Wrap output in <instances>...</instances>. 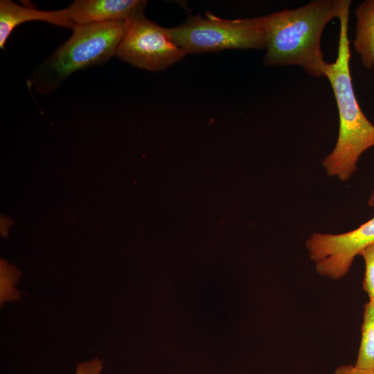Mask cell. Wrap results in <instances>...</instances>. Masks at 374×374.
<instances>
[{"instance_id": "obj_12", "label": "cell", "mask_w": 374, "mask_h": 374, "mask_svg": "<svg viewBox=\"0 0 374 374\" xmlns=\"http://www.w3.org/2000/svg\"><path fill=\"white\" fill-rule=\"evenodd\" d=\"M103 368V360L94 358L80 363L76 367L75 374H101Z\"/></svg>"}, {"instance_id": "obj_2", "label": "cell", "mask_w": 374, "mask_h": 374, "mask_svg": "<svg viewBox=\"0 0 374 374\" xmlns=\"http://www.w3.org/2000/svg\"><path fill=\"white\" fill-rule=\"evenodd\" d=\"M351 1L349 0L338 19L339 35L337 56L329 63L326 78L332 89L337 106L339 128L336 144L322 161L329 177L343 181L348 180L357 170V163L363 152L374 146V125L364 115L356 98L350 69L348 21Z\"/></svg>"}, {"instance_id": "obj_9", "label": "cell", "mask_w": 374, "mask_h": 374, "mask_svg": "<svg viewBox=\"0 0 374 374\" xmlns=\"http://www.w3.org/2000/svg\"><path fill=\"white\" fill-rule=\"evenodd\" d=\"M356 28L353 46L363 66L374 67V0H364L355 9Z\"/></svg>"}, {"instance_id": "obj_4", "label": "cell", "mask_w": 374, "mask_h": 374, "mask_svg": "<svg viewBox=\"0 0 374 374\" xmlns=\"http://www.w3.org/2000/svg\"><path fill=\"white\" fill-rule=\"evenodd\" d=\"M168 29L172 40L186 54L267 46L265 16L226 19L211 13L205 17L198 14Z\"/></svg>"}, {"instance_id": "obj_5", "label": "cell", "mask_w": 374, "mask_h": 374, "mask_svg": "<svg viewBox=\"0 0 374 374\" xmlns=\"http://www.w3.org/2000/svg\"><path fill=\"white\" fill-rule=\"evenodd\" d=\"M186 55L172 40L168 28L141 14L129 21L115 56L139 69L158 71L166 69Z\"/></svg>"}, {"instance_id": "obj_10", "label": "cell", "mask_w": 374, "mask_h": 374, "mask_svg": "<svg viewBox=\"0 0 374 374\" xmlns=\"http://www.w3.org/2000/svg\"><path fill=\"white\" fill-rule=\"evenodd\" d=\"M362 338L355 366L360 368H374V301L364 306Z\"/></svg>"}, {"instance_id": "obj_8", "label": "cell", "mask_w": 374, "mask_h": 374, "mask_svg": "<svg viewBox=\"0 0 374 374\" xmlns=\"http://www.w3.org/2000/svg\"><path fill=\"white\" fill-rule=\"evenodd\" d=\"M29 21H43L72 30L76 26L69 17L66 8L40 10L21 6L10 0L0 1V48L4 46L12 30Z\"/></svg>"}, {"instance_id": "obj_3", "label": "cell", "mask_w": 374, "mask_h": 374, "mask_svg": "<svg viewBox=\"0 0 374 374\" xmlns=\"http://www.w3.org/2000/svg\"><path fill=\"white\" fill-rule=\"evenodd\" d=\"M130 21L76 25L69 39L37 67L30 85L39 94L48 93L73 73L106 63L115 56Z\"/></svg>"}, {"instance_id": "obj_7", "label": "cell", "mask_w": 374, "mask_h": 374, "mask_svg": "<svg viewBox=\"0 0 374 374\" xmlns=\"http://www.w3.org/2000/svg\"><path fill=\"white\" fill-rule=\"evenodd\" d=\"M143 0H75L66 8L75 25L130 21L143 14Z\"/></svg>"}, {"instance_id": "obj_13", "label": "cell", "mask_w": 374, "mask_h": 374, "mask_svg": "<svg viewBox=\"0 0 374 374\" xmlns=\"http://www.w3.org/2000/svg\"><path fill=\"white\" fill-rule=\"evenodd\" d=\"M332 374H374V368L365 369L356 367L355 365H341Z\"/></svg>"}, {"instance_id": "obj_1", "label": "cell", "mask_w": 374, "mask_h": 374, "mask_svg": "<svg viewBox=\"0 0 374 374\" xmlns=\"http://www.w3.org/2000/svg\"><path fill=\"white\" fill-rule=\"evenodd\" d=\"M348 0H314L293 9L265 15L266 66H299L312 77H326L321 39L324 28L339 19Z\"/></svg>"}, {"instance_id": "obj_6", "label": "cell", "mask_w": 374, "mask_h": 374, "mask_svg": "<svg viewBox=\"0 0 374 374\" xmlns=\"http://www.w3.org/2000/svg\"><path fill=\"white\" fill-rule=\"evenodd\" d=\"M374 242V216L357 229L338 234L313 233L306 240L317 272L337 280L349 271L355 258Z\"/></svg>"}, {"instance_id": "obj_11", "label": "cell", "mask_w": 374, "mask_h": 374, "mask_svg": "<svg viewBox=\"0 0 374 374\" xmlns=\"http://www.w3.org/2000/svg\"><path fill=\"white\" fill-rule=\"evenodd\" d=\"M359 255L363 258L365 263L363 288L369 301H374V242L363 249Z\"/></svg>"}]
</instances>
